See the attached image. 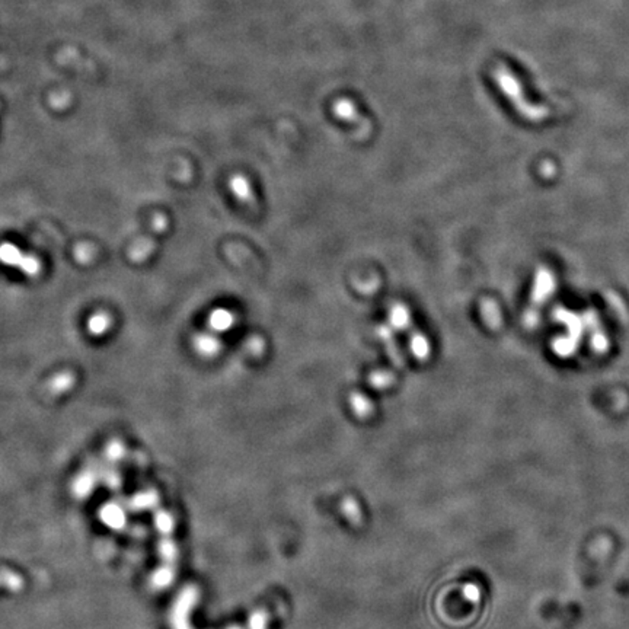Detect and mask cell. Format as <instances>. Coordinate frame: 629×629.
<instances>
[{
	"label": "cell",
	"instance_id": "6",
	"mask_svg": "<svg viewBox=\"0 0 629 629\" xmlns=\"http://www.w3.org/2000/svg\"><path fill=\"white\" fill-rule=\"evenodd\" d=\"M197 352H200L204 356H214L217 352H219L220 341L217 340V336L213 334H200L196 336L194 340Z\"/></svg>",
	"mask_w": 629,
	"mask_h": 629
},
{
	"label": "cell",
	"instance_id": "8",
	"mask_svg": "<svg viewBox=\"0 0 629 629\" xmlns=\"http://www.w3.org/2000/svg\"><path fill=\"white\" fill-rule=\"evenodd\" d=\"M389 319H391V323H392L393 328H396V330H407L409 322H411L408 308L405 305H402V304H396L395 306H392V309L389 312Z\"/></svg>",
	"mask_w": 629,
	"mask_h": 629
},
{
	"label": "cell",
	"instance_id": "9",
	"mask_svg": "<svg viewBox=\"0 0 629 629\" xmlns=\"http://www.w3.org/2000/svg\"><path fill=\"white\" fill-rule=\"evenodd\" d=\"M73 383H75V374L71 371H63L52 379L50 389L53 391V393L60 395V393L69 391L71 386H73Z\"/></svg>",
	"mask_w": 629,
	"mask_h": 629
},
{
	"label": "cell",
	"instance_id": "4",
	"mask_svg": "<svg viewBox=\"0 0 629 629\" xmlns=\"http://www.w3.org/2000/svg\"><path fill=\"white\" fill-rule=\"evenodd\" d=\"M229 185H231V190L236 196V198L240 200L242 203L248 204L253 201V191H252L249 181L245 176H242V175L232 176L231 181H229Z\"/></svg>",
	"mask_w": 629,
	"mask_h": 629
},
{
	"label": "cell",
	"instance_id": "3",
	"mask_svg": "<svg viewBox=\"0 0 629 629\" xmlns=\"http://www.w3.org/2000/svg\"><path fill=\"white\" fill-rule=\"evenodd\" d=\"M233 323H235L233 313L226 309H216L209 318V328H211L216 332H223V331L231 330Z\"/></svg>",
	"mask_w": 629,
	"mask_h": 629
},
{
	"label": "cell",
	"instance_id": "5",
	"mask_svg": "<svg viewBox=\"0 0 629 629\" xmlns=\"http://www.w3.org/2000/svg\"><path fill=\"white\" fill-rule=\"evenodd\" d=\"M111 326H113V318H111V314L106 312H96L88 321V331L95 336H101L106 334L111 330Z\"/></svg>",
	"mask_w": 629,
	"mask_h": 629
},
{
	"label": "cell",
	"instance_id": "7",
	"mask_svg": "<svg viewBox=\"0 0 629 629\" xmlns=\"http://www.w3.org/2000/svg\"><path fill=\"white\" fill-rule=\"evenodd\" d=\"M580 616H582V608L578 603L567 604L560 618V624L555 629H574L580 621Z\"/></svg>",
	"mask_w": 629,
	"mask_h": 629
},
{
	"label": "cell",
	"instance_id": "2",
	"mask_svg": "<svg viewBox=\"0 0 629 629\" xmlns=\"http://www.w3.org/2000/svg\"><path fill=\"white\" fill-rule=\"evenodd\" d=\"M166 227H168V219H166V216L162 214V213H157V214L155 216L153 222H152L149 235L140 238V239H139L137 242H135V244H133V247L130 248V252H128L130 260H131L133 262H143V261H146V260L149 258L150 253L155 251L156 236L159 235V233H162Z\"/></svg>",
	"mask_w": 629,
	"mask_h": 629
},
{
	"label": "cell",
	"instance_id": "1",
	"mask_svg": "<svg viewBox=\"0 0 629 629\" xmlns=\"http://www.w3.org/2000/svg\"><path fill=\"white\" fill-rule=\"evenodd\" d=\"M0 262L9 265V267H15L30 277H37L43 268L41 261L37 257L32 253L22 252L18 247L12 244L0 245Z\"/></svg>",
	"mask_w": 629,
	"mask_h": 629
}]
</instances>
